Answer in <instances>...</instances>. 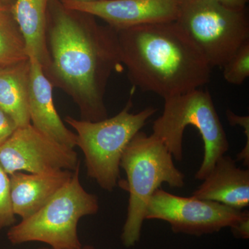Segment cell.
<instances>
[{
  "instance_id": "6da1fadb",
  "label": "cell",
  "mask_w": 249,
  "mask_h": 249,
  "mask_svg": "<svg viewBox=\"0 0 249 249\" xmlns=\"http://www.w3.org/2000/svg\"><path fill=\"white\" fill-rule=\"evenodd\" d=\"M48 10L46 76L53 87L71 96L82 120L107 119L104 96L108 80L122 65L116 31L57 1L52 0Z\"/></svg>"
},
{
  "instance_id": "7a4b0ae2",
  "label": "cell",
  "mask_w": 249,
  "mask_h": 249,
  "mask_svg": "<svg viewBox=\"0 0 249 249\" xmlns=\"http://www.w3.org/2000/svg\"><path fill=\"white\" fill-rule=\"evenodd\" d=\"M116 32L122 65L142 91L165 100L209 83L212 67L176 21Z\"/></svg>"
},
{
  "instance_id": "3957f363",
  "label": "cell",
  "mask_w": 249,
  "mask_h": 249,
  "mask_svg": "<svg viewBox=\"0 0 249 249\" xmlns=\"http://www.w3.org/2000/svg\"><path fill=\"white\" fill-rule=\"evenodd\" d=\"M120 167L127 181H119V185L129 196L121 240L129 248L140 240L145 209L154 193L164 183L172 188H183L185 177L175 167L173 155L163 142L153 134L148 136L141 131L124 149Z\"/></svg>"
},
{
  "instance_id": "277c9868",
  "label": "cell",
  "mask_w": 249,
  "mask_h": 249,
  "mask_svg": "<svg viewBox=\"0 0 249 249\" xmlns=\"http://www.w3.org/2000/svg\"><path fill=\"white\" fill-rule=\"evenodd\" d=\"M196 127L204 144V155L196 179L204 180L219 157L229 150V142L213 98L197 89L164 100L161 115L154 122V135L160 139L175 160L183 159V137L187 126Z\"/></svg>"
},
{
  "instance_id": "5b68a950",
  "label": "cell",
  "mask_w": 249,
  "mask_h": 249,
  "mask_svg": "<svg viewBox=\"0 0 249 249\" xmlns=\"http://www.w3.org/2000/svg\"><path fill=\"white\" fill-rule=\"evenodd\" d=\"M132 107L130 98L125 107L111 118L98 121L65 118L76 132L77 146L84 154L88 176L106 191H112L119 184L124 149L157 111L148 107L132 114L129 112Z\"/></svg>"
},
{
  "instance_id": "8992f818",
  "label": "cell",
  "mask_w": 249,
  "mask_h": 249,
  "mask_svg": "<svg viewBox=\"0 0 249 249\" xmlns=\"http://www.w3.org/2000/svg\"><path fill=\"white\" fill-rule=\"evenodd\" d=\"M98 209L97 196L85 191L80 183L79 165L70 181L43 207L10 228L8 240L14 245L39 242L55 249L81 248L78 222Z\"/></svg>"
},
{
  "instance_id": "52a82bcc",
  "label": "cell",
  "mask_w": 249,
  "mask_h": 249,
  "mask_svg": "<svg viewBox=\"0 0 249 249\" xmlns=\"http://www.w3.org/2000/svg\"><path fill=\"white\" fill-rule=\"evenodd\" d=\"M176 22L211 67L222 68L249 41L245 10L230 9L215 0H183Z\"/></svg>"
},
{
  "instance_id": "ba28073f",
  "label": "cell",
  "mask_w": 249,
  "mask_h": 249,
  "mask_svg": "<svg viewBox=\"0 0 249 249\" xmlns=\"http://www.w3.org/2000/svg\"><path fill=\"white\" fill-rule=\"evenodd\" d=\"M249 215L215 201L183 197L159 188L148 201L145 219L168 222L175 233L201 236L232 227Z\"/></svg>"
},
{
  "instance_id": "9c48e42d",
  "label": "cell",
  "mask_w": 249,
  "mask_h": 249,
  "mask_svg": "<svg viewBox=\"0 0 249 249\" xmlns=\"http://www.w3.org/2000/svg\"><path fill=\"white\" fill-rule=\"evenodd\" d=\"M0 165L8 175L73 171L80 165L73 149L60 145L31 124L18 127L0 145Z\"/></svg>"
},
{
  "instance_id": "30bf717a",
  "label": "cell",
  "mask_w": 249,
  "mask_h": 249,
  "mask_svg": "<svg viewBox=\"0 0 249 249\" xmlns=\"http://www.w3.org/2000/svg\"><path fill=\"white\" fill-rule=\"evenodd\" d=\"M183 0H61L64 7L101 18L115 31L175 22Z\"/></svg>"
},
{
  "instance_id": "8fae6325",
  "label": "cell",
  "mask_w": 249,
  "mask_h": 249,
  "mask_svg": "<svg viewBox=\"0 0 249 249\" xmlns=\"http://www.w3.org/2000/svg\"><path fill=\"white\" fill-rule=\"evenodd\" d=\"M31 64L29 110L31 124L60 145L73 149L77 146L76 134L63 124L53 98V85L46 76L42 65L36 59Z\"/></svg>"
},
{
  "instance_id": "7c38bea8",
  "label": "cell",
  "mask_w": 249,
  "mask_h": 249,
  "mask_svg": "<svg viewBox=\"0 0 249 249\" xmlns=\"http://www.w3.org/2000/svg\"><path fill=\"white\" fill-rule=\"evenodd\" d=\"M73 171L16 172L10 175V196L14 214L24 219L36 213L70 181Z\"/></svg>"
},
{
  "instance_id": "4fadbf2b",
  "label": "cell",
  "mask_w": 249,
  "mask_h": 249,
  "mask_svg": "<svg viewBox=\"0 0 249 249\" xmlns=\"http://www.w3.org/2000/svg\"><path fill=\"white\" fill-rule=\"evenodd\" d=\"M203 181L193 192V197L215 201L237 210L249 206V170L237 167L231 157H219Z\"/></svg>"
},
{
  "instance_id": "5bb4252c",
  "label": "cell",
  "mask_w": 249,
  "mask_h": 249,
  "mask_svg": "<svg viewBox=\"0 0 249 249\" xmlns=\"http://www.w3.org/2000/svg\"><path fill=\"white\" fill-rule=\"evenodd\" d=\"M30 78L29 59L0 67V109L12 119L18 128L31 124L29 110Z\"/></svg>"
},
{
  "instance_id": "9a60e30c",
  "label": "cell",
  "mask_w": 249,
  "mask_h": 249,
  "mask_svg": "<svg viewBox=\"0 0 249 249\" xmlns=\"http://www.w3.org/2000/svg\"><path fill=\"white\" fill-rule=\"evenodd\" d=\"M52 0H15L13 13L26 42L29 58L36 59L45 70L49 65L47 18Z\"/></svg>"
},
{
  "instance_id": "2e32d148",
  "label": "cell",
  "mask_w": 249,
  "mask_h": 249,
  "mask_svg": "<svg viewBox=\"0 0 249 249\" xmlns=\"http://www.w3.org/2000/svg\"><path fill=\"white\" fill-rule=\"evenodd\" d=\"M12 6L0 4V67L29 59L25 40L14 17Z\"/></svg>"
},
{
  "instance_id": "e0dca14e",
  "label": "cell",
  "mask_w": 249,
  "mask_h": 249,
  "mask_svg": "<svg viewBox=\"0 0 249 249\" xmlns=\"http://www.w3.org/2000/svg\"><path fill=\"white\" fill-rule=\"evenodd\" d=\"M223 75L229 84L240 85L249 77V41L245 42L222 67Z\"/></svg>"
},
{
  "instance_id": "ac0fdd59",
  "label": "cell",
  "mask_w": 249,
  "mask_h": 249,
  "mask_svg": "<svg viewBox=\"0 0 249 249\" xmlns=\"http://www.w3.org/2000/svg\"><path fill=\"white\" fill-rule=\"evenodd\" d=\"M10 196V178L0 165V233L16 223Z\"/></svg>"
},
{
  "instance_id": "d6986e66",
  "label": "cell",
  "mask_w": 249,
  "mask_h": 249,
  "mask_svg": "<svg viewBox=\"0 0 249 249\" xmlns=\"http://www.w3.org/2000/svg\"><path fill=\"white\" fill-rule=\"evenodd\" d=\"M17 128L12 119L0 109V145L7 140Z\"/></svg>"
},
{
  "instance_id": "ffe728a7",
  "label": "cell",
  "mask_w": 249,
  "mask_h": 249,
  "mask_svg": "<svg viewBox=\"0 0 249 249\" xmlns=\"http://www.w3.org/2000/svg\"><path fill=\"white\" fill-rule=\"evenodd\" d=\"M231 229L232 234L237 238L248 240L249 238V215L232 226Z\"/></svg>"
},
{
  "instance_id": "44dd1931",
  "label": "cell",
  "mask_w": 249,
  "mask_h": 249,
  "mask_svg": "<svg viewBox=\"0 0 249 249\" xmlns=\"http://www.w3.org/2000/svg\"><path fill=\"white\" fill-rule=\"evenodd\" d=\"M224 6L230 9L235 10H245L248 0H215Z\"/></svg>"
},
{
  "instance_id": "7402d4cb",
  "label": "cell",
  "mask_w": 249,
  "mask_h": 249,
  "mask_svg": "<svg viewBox=\"0 0 249 249\" xmlns=\"http://www.w3.org/2000/svg\"><path fill=\"white\" fill-rule=\"evenodd\" d=\"M38 249H55L53 248H51V247H41V248H39ZM78 249H97L95 248L94 247H93V246L91 245H85V246H82L81 248Z\"/></svg>"
},
{
  "instance_id": "603a6c76",
  "label": "cell",
  "mask_w": 249,
  "mask_h": 249,
  "mask_svg": "<svg viewBox=\"0 0 249 249\" xmlns=\"http://www.w3.org/2000/svg\"><path fill=\"white\" fill-rule=\"evenodd\" d=\"M15 0H0V4L14 5Z\"/></svg>"
},
{
  "instance_id": "cb8c5ba5",
  "label": "cell",
  "mask_w": 249,
  "mask_h": 249,
  "mask_svg": "<svg viewBox=\"0 0 249 249\" xmlns=\"http://www.w3.org/2000/svg\"><path fill=\"white\" fill-rule=\"evenodd\" d=\"M74 1H97V0H74Z\"/></svg>"
}]
</instances>
